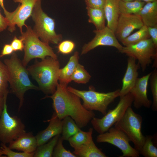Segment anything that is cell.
Masks as SVG:
<instances>
[{"label": "cell", "instance_id": "6da1fadb", "mask_svg": "<svg viewBox=\"0 0 157 157\" xmlns=\"http://www.w3.org/2000/svg\"><path fill=\"white\" fill-rule=\"evenodd\" d=\"M67 87L66 85L58 83L54 93L43 99L49 98L52 99L53 108L60 119L70 116L80 129L83 128L95 117V114L93 111L85 109L80 98L68 91Z\"/></svg>", "mask_w": 157, "mask_h": 157}, {"label": "cell", "instance_id": "7a4b0ae2", "mask_svg": "<svg viewBox=\"0 0 157 157\" xmlns=\"http://www.w3.org/2000/svg\"><path fill=\"white\" fill-rule=\"evenodd\" d=\"M3 63L11 92L19 99V110L23 105L26 92L31 89L39 90V88L31 81L27 69L15 52L12 53L10 58L4 59Z\"/></svg>", "mask_w": 157, "mask_h": 157}, {"label": "cell", "instance_id": "3957f363", "mask_svg": "<svg viewBox=\"0 0 157 157\" xmlns=\"http://www.w3.org/2000/svg\"><path fill=\"white\" fill-rule=\"evenodd\" d=\"M37 83L39 90L47 94H53L58 84L60 64L57 59L47 57L27 69Z\"/></svg>", "mask_w": 157, "mask_h": 157}, {"label": "cell", "instance_id": "277c9868", "mask_svg": "<svg viewBox=\"0 0 157 157\" xmlns=\"http://www.w3.org/2000/svg\"><path fill=\"white\" fill-rule=\"evenodd\" d=\"M31 16L35 23L33 30L42 41L48 44H58L62 41V35L57 34L55 31V20L42 8L41 0L36 3Z\"/></svg>", "mask_w": 157, "mask_h": 157}, {"label": "cell", "instance_id": "5b68a950", "mask_svg": "<svg viewBox=\"0 0 157 157\" xmlns=\"http://www.w3.org/2000/svg\"><path fill=\"white\" fill-rule=\"evenodd\" d=\"M24 32L21 33L19 38L24 44V55L22 62L26 67L30 61L35 58L42 60L49 56L57 59V56L49 45L42 41L36 35L33 29L27 26Z\"/></svg>", "mask_w": 157, "mask_h": 157}, {"label": "cell", "instance_id": "8992f818", "mask_svg": "<svg viewBox=\"0 0 157 157\" xmlns=\"http://www.w3.org/2000/svg\"><path fill=\"white\" fill-rule=\"evenodd\" d=\"M68 90L81 99L83 105L86 110H96L104 115L109 105L119 96L120 89L108 92L96 91L90 87L88 90H80L70 86L67 87Z\"/></svg>", "mask_w": 157, "mask_h": 157}, {"label": "cell", "instance_id": "52a82bcc", "mask_svg": "<svg viewBox=\"0 0 157 157\" xmlns=\"http://www.w3.org/2000/svg\"><path fill=\"white\" fill-rule=\"evenodd\" d=\"M142 122L141 116L135 113L131 106L127 109L122 118L114 124L115 127L127 136L138 152L145 139V136L141 132Z\"/></svg>", "mask_w": 157, "mask_h": 157}, {"label": "cell", "instance_id": "ba28073f", "mask_svg": "<svg viewBox=\"0 0 157 157\" xmlns=\"http://www.w3.org/2000/svg\"><path fill=\"white\" fill-rule=\"evenodd\" d=\"M133 101V96L130 92L120 98L116 106L109 110L102 117H94L90 121L93 128L99 134L108 131L122 118L127 109L131 106Z\"/></svg>", "mask_w": 157, "mask_h": 157}, {"label": "cell", "instance_id": "9c48e42d", "mask_svg": "<svg viewBox=\"0 0 157 157\" xmlns=\"http://www.w3.org/2000/svg\"><path fill=\"white\" fill-rule=\"evenodd\" d=\"M157 49L150 38L135 44L123 47L119 52L137 60L144 71L153 60H154V67H157Z\"/></svg>", "mask_w": 157, "mask_h": 157}, {"label": "cell", "instance_id": "30bf717a", "mask_svg": "<svg viewBox=\"0 0 157 157\" xmlns=\"http://www.w3.org/2000/svg\"><path fill=\"white\" fill-rule=\"evenodd\" d=\"M26 132L25 125L21 119L9 114L6 101L0 118V141L9 143Z\"/></svg>", "mask_w": 157, "mask_h": 157}, {"label": "cell", "instance_id": "8fae6325", "mask_svg": "<svg viewBox=\"0 0 157 157\" xmlns=\"http://www.w3.org/2000/svg\"><path fill=\"white\" fill-rule=\"evenodd\" d=\"M96 141L98 143L107 142L116 146L122 153L120 157H138L139 152L130 144L127 136L115 126L107 132L99 134Z\"/></svg>", "mask_w": 157, "mask_h": 157}, {"label": "cell", "instance_id": "7c38bea8", "mask_svg": "<svg viewBox=\"0 0 157 157\" xmlns=\"http://www.w3.org/2000/svg\"><path fill=\"white\" fill-rule=\"evenodd\" d=\"M38 0H13L19 4L16 9L12 12L6 10H4L5 17L8 22V30L13 32L16 30V26L22 31L24 26L26 27L25 22L31 15L35 4Z\"/></svg>", "mask_w": 157, "mask_h": 157}, {"label": "cell", "instance_id": "4fadbf2b", "mask_svg": "<svg viewBox=\"0 0 157 157\" xmlns=\"http://www.w3.org/2000/svg\"><path fill=\"white\" fill-rule=\"evenodd\" d=\"M95 36L90 42L83 46L81 55L85 54L100 46H108L114 47L120 51L122 46L119 42L115 33L107 26L99 30L93 31Z\"/></svg>", "mask_w": 157, "mask_h": 157}, {"label": "cell", "instance_id": "5bb4252c", "mask_svg": "<svg viewBox=\"0 0 157 157\" xmlns=\"http://www.w3.org/2000/svg\"><path fill=\"white\" fill-rule=\"evenodd\" d=\"M143 25L138 15L120 14L115 33V36L121 42L134 30L139 29Z\"/></svg>", "mask_w": 157, "mask_h": 157}, {"label": "cell", "instance_id": "9a60e30c", "mask_svg": "<svg viewBox=\"0 0 157 157\" xmlns=\"http://www.w3.org/2000/svg\"><path fill=\"white\" fill-rule=\"evenodd\" d=\"M151 73V72L141 77L138 78L130 92L133 96L134 107L137 109L142 107L149 108L151 106L152 101L148 98L147 95L148 82Z\"/></svg>", "mask_w": 157, "mask_h": 157}, {"label": "cell", "instance_id": "2e32d148", "mask_svg": "<svg viewBox=\"0 0 157 157\" xmlns=\"http://www.w3.org/2000/svg\"><path fill=\"white\" fill-rule=\"evenodd\" d=\"M136 59L129 57L127 59L126 69L122 80V86L120 90L119 97L121 98L129 92L138 78V70L140 67L136 64Z\"/></svg>", "mask_w": 157, "mask_h": 157}, {"label": "cell", "instance_id": "e0dca14e", "mask_svg": "<svg viewBox=\"0 0 157 157\" xmlns=\"http://www.w3.org/2000/svg\"><path fill=\"white\" fill-rule=\"evenodd\" d=\"M47 121L49 122L47 127L38 133L35 136L38 146L47 142L54 137L61 133L62 120L58 118L54 112L51 118Z\"/></svg>", "mask_w": 157, "mask_h": 157}, {"label": "cell", "instance_id": "ac0fdd59", "mask_svg": "<svg viewBox=\"0 0 157 157\" xmlns=\"http://www.w3.org/2000/svg\"><path fill=\"white\" fill-rule=\"evenodd\" d=\"M9 144L8 147L22 152L32 153L35 152L37 147L35 136L32 132H25Z\"/></svg>", "mask_w": 157, "mask_h": 157}, {"label": "cell", "instance_id": "d6986e66", "mask_svg": "<svg viewBox=\"0 0 157 157\" xmlns=\"http://www.w3.org/2000/svg\"><path fill=\"white\" fill-rule=\"evenodd\" d=\"M119 1V0H105L103 8L107 23L106 26L115 33L120 14Z\"/></svg>", "mask_w": 157, "mask_h": 157}, {"label": "cell", "instance_id": "ffe728a7", "mask_svg": "<svg viewBox=\"0 0 157 157\" xmlns=\"http://www.w3.org/2000/svg\"><path fill=\"white\" fill-rule=\"evenodd\" d=\"M144 25L153 27L157 25V1L146 3L138 14Z\"/></svg>", "mask_w": 157, "mask_h": 157}, {"label": "cell", "instance_id": "44dd1931", "mask_svg": "<svg viewBox=\"0 0 157 157\" xmlns=\"http://www.w3.org/2000/svg\"><path fill=\"white\" fill-rule=\"evenodd\" d=\"M79 53L76 51L70 57L66 65L60 69L58 76L60 83L67 85L72 81L71 77L79 63Z\"/></svg>", "mask_w": 157, "mask_h": 157}, {"label": "cell", "instance_id": "7402d4cb", "mask_svg": "<svg viewBox=\"0 0 157 157\" xmlns=\"http://www.w3.org/2000/svg\"><path fill=\"white\" fill-rule=\"evenodd\" d=\"M74 149L73 153L77 157H107L104 153L97 147L93 140Z\"/></svg>", "mask_w": 157, "mask_h": 157}, {"label": "cell", "instance_id": "603a6c76", "mask_svg": "<svg viewBox=\"0 0 157 157\" xmlns=\"http://www.w3.org/2000/svg\"><path fill=\"white\" fill-rule=\"evenodd\" d=\"M86 9L88 22L94 25L96 30H101L106 27V19L103 9L86 7Z\"/></svg>", "mask_w": 157, "mask_h": 157}, {"label": "cell", "instance_id": "cb8c5ba5", "mask_svg": "<svg viewBox=\"0 0 157 157\" xmlns=\"http://www.w3.org/2000/svg\"><path fill=\"white\" fill-rule=\"evenodd\" d=\"M93 129L90 128L87 132L81 129L71 137L68 140L70 146L74 149L88 144L93 140L92 134Z\"/></svg>", "mask_w": 157, "mask_h": 157}, {"label": "cell", "instance_id": "d4e9b609", "mask_svg": "<svg viewBox=\"0 0 157 157\" xmlns=\"http://www.w3.org/2000/svg\"><path fill=\"white\" fill-rule=\"evenodd\" d=\"M81 129L74 121L69 116L62 120V136L63 140H68L72 136Z\"/></svg>", "mask_w": 157, "mask_h": 157}, {"label": "cell", "instance_id": "484cf974", "mask_svg": "<svg viewBox=\"0 0 157 157\" xmlns=\"http://www.w3.org/2000/svg\"><path fill=\"white\" fill-rule=\"evenodd\" d=\"M60 135H57L47 142L38 146L35 151L34 157H51L54 148Z\"/></svg>", "mask_w": 157, "mask_h": 157}, {"label": "cell", "instance_id": "4316f807", "mask_svg": "<svg viewBox=\"0 0 157 157\" xmlns=\"http://www.w3.org/2000/svg\"><path fill=\"white\" fill-rule=\"evenodd\" d=\"M146 3L134 0L129 1H119L120 14H138Z\"/></svg>", "mask_w": 157, "mask_h": 157}, {"label": "cell", "instance_id": "83f0119b", "mask_svg": "<svg viewBox=\"0 0 157 157\" xmlns=\"http://www.w3.org/2000/svg\"><path fill=\"white\" fill-rule=\"evenodd\" d=\"M150 38L147 27L144 25L138 31L129 35L121 42L125 46H126L135 44Z\"/></svg>", "mask_w": 157, "mask_h": 157}, {"label": "cell", "instance_id": "f1b7e54d", "mask_svg": "<svg viewBox=\"0 0 157 157\" xmlns=\"http://www.w3.org/2000/svg\"><path fill=\"white\" fill-rule=\"evenodd\" d=\"M152 137L150 135L145 136L144 143L139 152L145 157H157V148L154 145Z\"/></svg>", "mask_w": 157, "mask_h": 157}, {"label": "cell", "instance_id": "f546056e", "mask_svg": "<svg viewBox=\"0 0 157 157\" xmlns=\"http://www.w3.org/2000/svg\"><path fill=\"white\" fill-rule=\"evenodd\" d=\"M91 77L84 67L78 63L71 76V79L72 81L78 83L85 84L89 82Z\"/></svg>", "mask_w": 157, "mask_h": 157}, {"label": "cell", "instance_id": "4dcf8cb0", "mask_svg": "<svg viewBox=\"0 0 157 157\" xmlns=\"http://www.w3.org/2000/svg\"><path fill=\"white\" fill-rule=\"evenodd\" d=\"M8 83L6 69L0 58V97L8 94Z\"/></svg>", "mask_w": 157, "mask_h": 157}, {"label": "cell", "instance_id": "1f68e13d", "mask_svg": "<svg viewBox=\"0 0 157 157\" xmlns=\"http://www.w3.org/2000/svg\"><path fill=\"white\" fill-rule=\"evenodd\" d=\"M64 140L60 135L54 148L52 157H77L73 153L66 149L63 144Z\"/></svg>", "mask_w": 157, "mask_h": 157}, {"label": "cell", "instance_id": "d6a6232c", "mask_svg": "<svg viewBox=\"0 0 157 157\" xmlns=\"http://www.w3.org/2000/svg\"><path fill=\"white\" fill-rule=\"evenodd\" d=\"M153 101L151 105L153 110H157V71L156 69L151 72L149 79Z\"/></svg>", "mask_w": 157, "mask_h": 157}, {"label": "cell", "instance_id": "836d02e7", "mask_svg": "<svg viewBox=\"0 0 157 157\" xmlns=\"http://www.w3.org/2000/svg\"><path fill=\"white\" fill-rule=\"evenodd\" d=\"M0 149L1 150L3 155L8 157H33L34 152L28 153L25 152H16L13 151L12 149L7 147L6 144L1 143Z\"/></svg>", "mask_w": 157, "mask_h": 157}, {"label": "cell", "instance_id": "e575fe53", "mask_svg": "<svg viewBox=\"0 0 157 157\" xmlns=\"http://www.w3.org/2000/svg\"><path fill=\"white\" fill-rule=\"evenodd\" d=\"M58 44L57 48L58 52L65 55L72 52L75 46L74 42L70 40L61 41Z\"/></svg>", "mask_w": 157, "mask_h": 157}, {"label": "cell", "instance_id": "d590c367", "mask_svg": "<svg viewBox=\"0 0 157 157\" xmlns=\"http://www.w3.org/2000/svg\"><path fill=\"white\" fill-rule=\"evenodd\" d=\"M86 7L103 9L105 0H85Z\"/></svg>", "mask_w": 157, "mask_h": 157}, {"label": "cell", "instance_id": "8d00e7d4", "mask_svg": "<svg viewBox=\"0 0 157 157\" xmlns=\"http://www.w3.org/2000/svg\"><path fill=\"white\" fill-rule=\"evenodd\" d=\"M14 51H22L24 49V44L22 40L15 36L10 44Z\"/></svg>", "mask_w": 157, "mask_h": 157}, {"label": "cell", "instance_id": "74e56055", "mask_svg": "<svg viewBox=\"0 0 157 157\" xmlns=\"http://www.w3.org/2000/svg\"><path fill=\"white\" fill-rule=\"evenodd\" d=\"M149 34L155 46L157 47V25L147 27Z\"/></svg>", "mask_w": 157, "mask_h": 157}, {"label": "cell", "instance_id": "f35d334b", "mask_svg": "<svg viewBox=\"0 0 157 157\" xmlns=\"http://www.w3.org/2000/svg\"><path fill=\"white\" fill-rule=\"evenodd\" d=\"M13 52V50L10 44H6L3 47L0 55V58L5 56L12 54Z\"/></svg>", "mask_w": 157, "mask_h": 157}, {"label": "cell", "instance_id": "ab89813d", "mask_svg": "<svg viewBox=\"0 0 157 157\" xmlns=\"http://www.w3.org/2000/svg\"><path fill=\"white\" fill-rule=\"evenodd\" d=\"M8 22L5 17L1 14L0 11V32H1L8 27Z\"/></svg>", "mask_w": 157, "mask_h": 157}, {"label": "cell", "instance_id": "60d3db41", "mask_svg": "<svg viewBox=\"0 0 157 157\" xmlns=\"http://www.w3.org/2000/svg\"><path fill=\"white\" fill-rule=\"evenodd\" d=\"M8 94L0 97V118L3 110L4 103L7 100Z\"/></svg>", "mask_w": 157, "mask_h": 157}, {"label": "cell", "instance_id": "b9f144b4", "mask_svg": "<svg viewBox=\"0 0 157 157\" xmlns=\"http://www.w3.org/2000/svg\"><path fill=\"white\" fill-rule=\"evenodd\" d=\"M3 1L4 0H0V6L4 11L6 10V9L5 7Z\"/></svg>", "mask_w": 157, "mask_h": 157}, {"label": "cell", "instance_id": "7bdbcfd3", "mask_svg": "<svg viewBox=\"0 0 157 157\" xmlns=\"http://www.w3.org/2000/svg\"><path fill=\"white\" fill-rule=\"evenodd\" d=\"M138 0L139 1H142L146 3L149 2H151L157 1V0Z\"/></svg>", "mask_w": 157, "mask_h": 157}, {"label": "cell", "instance_id": "ee69618b", "mask_svg": "<svg viewBox=\"0 0 157 157\" xmlns=\"http://www.w3.org/2000/svg\"><path fill=\"white\" fill-rule=\"evenodd\" d=\"M3 155V153L1 150L0 149V157H2V155Z\"/></svg>", "mask_w": 157, "mask_h": 157}, {"label": "cell", "instance_id": "f6af8a7d", "mask_svg": "<svg viewBox=\"0 0 157 157\" xmlns=\"http://www.w3.org/2000/svg\"><path fill=\"white\" fill-rule=\"evenodd\" d=\"M119 0L123 1H133L134 0Z\"/></svg>", "mask_w": 157, "mask_h": 157}]
</instances>
